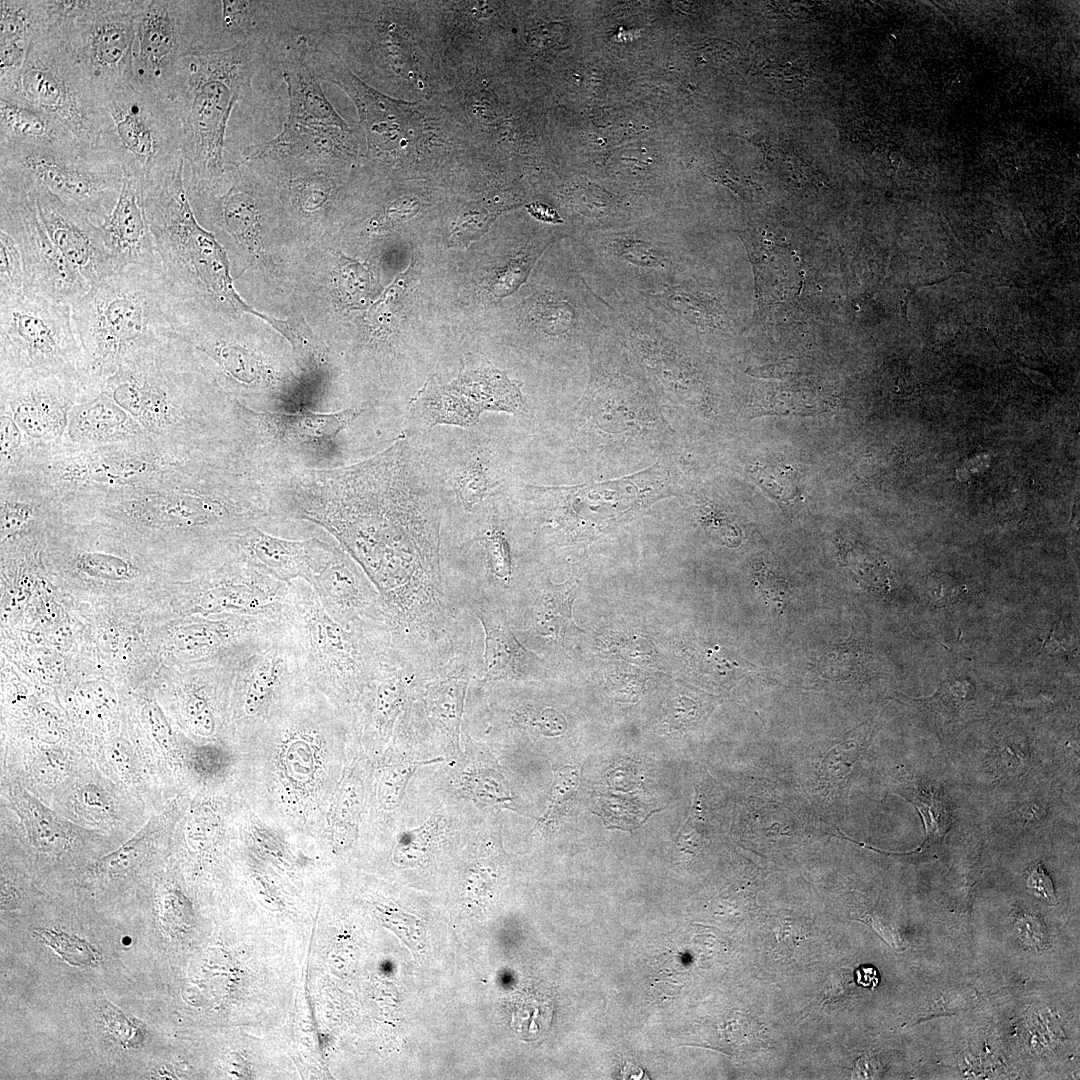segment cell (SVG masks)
<instances>
[{
	"instance_id": "1",
	"label": "cell",
	"mask_w": 1080,
	"mask_h": 1080,
	"mask_svg": "<svg viewBox=\"0 0 1080 1080\" xmlns=\"http://www.w3.org/2000/svg\"><path fill=\"white\" fill-rule=\"evenodd\" d=\"M271 520L322 527L380 594L391 645L436 659L471 626L442 564L443 506L427 460L401 436L361 462L289 467L271 480Z\"/></svg>"
},
{
	"instance_id": "2",
	"label": "cell",
	"mask_w": 1080,
	"mask_h": 1080,
	"mask_svg": "<svg viewBox=\"0 0 1080 1080\" xmlns=\"http://www.w3.org/2000/svg\"><path fill=\"white\" fill-rule=\"evenodd\" d=\"M270 467L246 454H227L192 465L167 480L68 506L93 507L156 529L182 552L208 565L224 561L235 538L271 520Z\"/></svg>"
},
{
	"instance_id": "3",
	"label": "cell",
	"mask_w": 1080,
	"mask_h": 1080,
	"mask_svg": "<svg viewBox=\"0 0 1080 1080\" xmlns=\"http://www.w3.org/2000/svg\"><path fill=\"white\" fill-rule=\"evenodd\" d=\"M199 356L167 338L127 357L98 389L168 445L196 455L253 454L238 402Z\"/></svg>"
},
{
	"instance_id": "4",
	"label": "cell",
	"mask_w": 1080,
	"mask_h": 1080,
	"mask_svg": "<svg viewBox=\"0 0 1080 1080\" xmlns=\"http://www.w3.org/2000/svg\"><path fill=\"white\" fill-rule=\"evenodd\" d=\"M174 307L161 264L130 266L91 286L71 305L89 385L98 390L127 357L167 339Z\"/></svg>"
},
{
	"instance_id": "5",
	"label": "cell",
	"mask_w": 1080,
	"mask_h": 1080,
	"mask_svg": "<svg viewBox=\"0 0 1080 1080\" xmlns=\"http://www.w3.org/2000/svg\"><path fill=\"white\" fill-rule=\"evenodd\" d=\"M246 65L241 46L191 51L163 93L177 119L182 156L195 187L215 182L224 172L225 135Z\"/></svg>"
},
{
	"instance_id": "6",
	"label": "cell",
	"mask_w": 1080,
	"mask_h": 1080,
	"mask_svg": "<svg viewBox=\"0 0 1080 1080\" xmlns=\"http://www.w3.org/2000/svg\"><path fill=\"white\" fill-rule=\"evenodd\" d=\"M185 161L144 178V204L156 250L168 280L184 282L220 306L259 313L236 293L224 248L197 221L184 185Z\"/></svg>"
},
{
	"instance_id": "7",
	"label": "cell",
	"mask_w": 1080,
	"mask_h": 1080,
	"mask_svg": "<svg viewBox=\"0 0 1080 1080\" xmlns=\"http://www.w3.org/2000/svg\"><path fill=\"white\" fill-rule=\"evenodd\" d=\"M220 455L191 454L153 436L100 446L68 443L24 474L62 503L158 483Z\"/></svg>"
},
{
	"instance_id": "8",
	"label": "cell",
	"mask_w": 1080,
	"mask_h": 1080,
	"mask_svg": "<svg viewBox=\"0 0 1080 1080\" xmlns=\"http://www.w3.org/2000/svg\"><path fill=\"white\" fill-rule=\"evenodd\" d=\"M289 585L291 626L308 683L346 697L358 694L391 648L389 643L377 635L338 624L305 580L296 579Z\"/></svg>"
},
{
	"instance_id": "9",
	"label": "cell",
	"mask_w": 1080,
	"mask_h": 1080,
	"mask_svg": "<svg viewBox=\"0 0 1080 1080\" xmlns=\"http://www.w3.org/2000/svg\"><path fill=\"white\" fill-rule=\"evenodd\" d=\"M0 176L41 186L99 225L117 203L124 171L95 146L43 147L0 141Z\"/></svg>"
},
{
	"instance_id": "10",
	"label": "cell",
	"mask_w": 1080,
	"mask_h": 1080,
	"mask_svg": "<svg viewBox=\"0 0 1080 1080\" xmlns=\"http://www.w3.org/2000/svg\"><path fill=\"white\" fill-rule=\"evenodd\" d=\"M575 245L581 275L608 305L659 290L682 273V245L666 233L586 234Z\"/></svg>"
},
{
	"instance_id": "11",
	"label": "cell",
	"mask_w": 1080,
	"mask_h": 1080,
	"mask_svg": "<svg viewBox=\"0 0 1080 1080\" xmlns=\"http://www.w3.org/2000/svg\"><path fill=\"white\" fill-rule=\"evenodd\" d=\"M96 95L101 115L98 148L124 174L144 178L183 158L179 125L163 94L133 81Z\"/></svg>"
},
{
	"instance_id": "12",
	"label": "cell",
	"mask_w": 1080,
	"mask_h": 1080,
	"mask_svg": "<svg viewBox=\"0 0 1080 1080\" xmlns=\"http://www.w3.org/2000/svg\"><path fill=\"white\" fill-rule=\"evenodd\" d=\"M9 102L58 120L83 144L98 147L101 115L96 92L67 40L44 26L34 35Z\"/></svg>"
},
{
	"instance_id": "13",
	"label": "cell",
	"mask_w": 1080,
	"mask_h": 1080,
	"mask_svg": "<svg viewBox=\"0 0 1080 1080\" xmlns=\"http://www.w3.org/2000/svg\"><path fill=\"white\" fill-rule=\"evenodd\" d=\"M17 371L53 374L90 386L70 304L25 293L0 304V372Z\"/></svg>"
},
{
	"instance_id": "14",
	"label": "cell",
	"mask_w": 1080,
	"mask_h": 1080,
	"mask_svg": "<svg viewBox=\"0 0 1080 1080\" xmlns=\"http://www.w3.org/2000/svg\"><path fill=\"white\" fill-rule=\"evenodd\" d=\"M0 381V411L13 419L24 441L26 464L19 474L67 444L74 405L96 391L84 382L36 371L1 373Z\"/></svg>"
},
{
	"instance_id": "15",
	"label": "cell",
	"mask_w": 1080,
	"mask_h": 1080,
	"mask_svg": "<svg viewBox=\"0 0 1080 1080\" xmlns=\"http://www.w3.org/2000/svg\"><path fill=\"white\" fill-rule=\"evenodd\" d=\"M0 228L17 241L24 270V293L72 305L90 288L49 237L32 193L0 178Z\"/></svg>"
},
{
	"instance_id": "16",
	"label": "cell",
	"mask_w": 1080,
	"mask_h": 1080,
	"mask_svg": "<svg viewBox=\"0 0 1080 1080\" xmlns=\"http://www.w3.org/2000/svg\"><path fill=\"white\" fill-rule=\"evenodd\" d=\"M137 8L138 0H97L72 23L46 25L67 40L96 93L134 81Z\"/></svg>"
},
{
	"instance_id": "17",
	"label": "cell",
	"mask_w": 1080,
	"mask_h": 1080,
	"mask_svg": "<svg viewBox=\"0 0 1080 1080\" xmlns=\"http://www.w3.org/2000/svg\"><path fill=\"white\" fill-rule=\"evenodd\" d=\"M243 420L250 429L255 448L273 470L305 467V454L324 457L332 451L340 433L357 420L367 403L336 412L303 409L270 412L250 409L238 402Z\"/></svg>"
},
{
	"instance_id": "18",
	"label": "cell",
	"mask_w": 1080,
	"mask_h": 1080,
	"mask_svg": "<svg viewBox=\"0 0 1080 1080\" xmlns=\"http://www.w3.org/2000/svg\"><path fill=\"white\" fill-rule=\"evenodd\" d=\"M190 51L188 1L138 0L134 82L163 94L179 61Z\"/></svg>"
},
{
	"instance_id": "19",
	"label": "cell",
	"mask_w": 1080,
	"mask_h": 1080,
	"mask_svg": "<svg viewBox=\"0 0 1080 1080\" xmlns=\"http://www.w3.org/2000/svg\"><path fill=\"white\" fill-rule=\"evenodd\" d=\"M309 584L334 621L345 629L377 635L390 645L380 594L340 545L330 563Z\"/></svg>"
},
{
	"instance_id": "20",
	"label": "cell",
	"mask_w": 1080,
	"mask_h": 1080,
	"mask_svg": "<svg viewBox=\"0 0 1080 1080\" xmlns=\"http://www.w3.org/2000/svg\"><path fill=\"white\" fill-rule=\"evenodd\" d=\"M8 180L20 184L32 193L39 218L52 242L79 270L90 287L117 272L99 226L85 213L66 204L41 186Z\"/></svg>"
},
{
	"instance_id": "21",
	"label": "cell",
	"mask_w": 1080,
	"mask_h": 1080,
	"mask_svg": "<svg viewBox=\"0 0 1080 1080\" xmlns=\"http://www.w3.org/2000/svg\"><path fill=\"white\" fill-rule=\"evenodd\" d=\"M339 544L318 538L288 540L253 526L232 544L236 555L257 570L284 583L302 579L310 583L333 559Z\"/></svg>"
},
{
	"instance_id": "22",
	"label": "cell",
	"mask_w": 1080,
	"mask_h": 1080,
	"mask_svg": "<svg viewBox=\"0 0 1080 1080\" xmlns=\"http://www.w3.org/2000/svg\"><path fill=\"white\" fill-rule=\"evenodd\" d=\"M459 598L482 629L480 688L529 675L537 660L517 640L504 607L476 592H462Z\"/></svg>"
},
{
	"instance_id": "23",
	"label": "cell",
	"mask_w": 1080,
	"mask_h": 1080,
	"mask_svg": "<svg viewBox=\"0 0 1080 1080\" xmlns=\"http://www.w3.org/2000/svg\"><path fill=\"white\" fill-rule=\"evenodd\" d=\"M98 226L117 271L161 264L146 215L141 176L124 174L117 203Z\"/></svg>"
},
{
	"instance_id": "24",
	"label": "cell",
	"mask_w": 1080,
	"mask_h": 1080,
	"mask_svg": "<svg viewBox=\"0 0 1080 1080\" xmlns=\"http://www.w3.org/2000/svg\"><path fill=\"white\" fill-rule=\"evenodd\" d=\"M520 386L519 382L495 369L487 359L475 354L463 359L456 380L444 384L462 427L475 425L484 411L520 413L525 405Z\"/></svg>"
},
{
	"instance_id": "25",
	"label": "cell",
	"mask_w": 1080,
	"mask_h": 1080,
	"mask_svg": "<svg viewBox=\"0 0 1080 1080\" xmlns=\"http://www.w3.org/2000/svg\"><path fill=\"white\" fill-rule=\"evenodd\" d=\"M308 59V44L299 37L286 48L282 62L283 77L289 96L288 122L301 125L336 127L348 132V124L326 97L319 76Z\"/></svg>"
},
{
	"instance_id": "26",
	"label": "cell",
	"mask_w": 1080,
	"mask_h": 1080,
	"mask_svg": "<svg viewBox=\"0 0 1080 1080\" xmlns=\"http://www.w3.org/2000/svg\"><path fill=\"white\" fill-rule=\"evenodd\" d=\"M151 436L127 411L99 390L90 392L73 407L67 444L100 446Z\"/></svg>"
},
{
	"instance_id": "27",
	"label": "cell",
	"mask_w": 1080,
	"mask_h": 1080,
	"mask_svg": "<svg viewBox=\"0 0 1080 1080\" xmlns=\"http://www.w3.org/2000/svg\"><path fill=\"white\" fill-rule=\"evenodd\" d=\"M45 20L44 0L0 1V79L20 73L30 42Z\"/></svg>"
},
{
	"instance_id": "28",
	"label": "cell",
	"mask_w": 1080,
	"mask_h": 1080,
	"mask_svg": "<svg viewBox=\"0 0 1080 1080\" xmlns=\"http://www.w3.org/2000/svg\"><path fill=\"white\" fill-rule=\"evenodd\" d=\"M575 583H542L533 589V596L524 611L525 631L543 646L558 648L563 645L572 628L571 602Z\"/></svg>"
},
{
	"instance_id": "29",
	"label": "cell",
	"mask_w": 1080,
	"mask_h": 1080,
	"mask_svg": "<svg viewBox=\"0 0 1080 1080\" xmlns=\"http://www.w3.org/2000/svg\"><path fill=\"white\" fill-rule=\"evenodd\" d=\"M0 141L43 147L82 143L52 116L32 106L4 100H0Z\"/></svg>"
},
{
	"instance_id": "30",
	"label": "cell",
	"mask_w": 1080,
	"mask_h": 1080,
	"mask_svg": "<svg viewBox=\"0 0 1080 1080\" xmlns=\"http://www.w3.org/2000/svg\"><path fill=\"white\" fill-rule=\"evenodd\" d=\"M341 131L336 127L301 125L286 121L282 131L271 141L262 144L250 155V159L279 156L327 160L338 155Z\"/></svg>"
},
{
	"instance_id": "31",
	"label": "cell",
	"mask_w": 1080,
	"mask_h": 1080,
	"mask_svg": "<svg viewBox=\"0 0 1080 1080\" xmlns=\"http://www.w3.org/2000/svg\"><path fill=\"white\" fill-rule=\"evenodd\" d=\"M213 206L218 225L249 250L259 252L261 214L255 200L246 193L230 190Z\"/></svg>"
},
{
	"instance_id": "32",
	"label": "cell",
	"mask_w": 1080,
	"mask_h": 1080,
	"mask_svg": "<svg viewBox=\"0 0 1080 1080\" xmlns=\"http://www.w3.org/2000/svg\"><path fill=\"white\" fill-rule=\"evenodd\" d=\"M450 485L456 503L467 512L482 503L495 486L491 481L487 461L479 452L454 469Z\"/></svg>"
},
{
	"instance_id": "33",
	"label": "cell",
	"mask_w": 1080,
	"mask_h": 1080,
	"mask_svg": "<svg viewBox=\"0 0 1080 1080\" xmlns=\"http://www.w3.org/2000/svg\"><path fill=\"white\" fill-rule=\"evenodd\" d=\"M23 294L24 270L19 245L9 232L0 228V304Z\"/></svg>"
},
{
	"instance_id": "34",
	"label": "cell",
	"mask_w": 1080,
	"mask_h": 1080,
	"mask_svg": "<svg viewBox=\"0 0 1080 1080\" xmlns=\"http://www.w3.org/2000/svg\"><path fill=\"white\" fill-rule=\"evenodd\" d=\"M74 566L82 574L109 581H124L132 574L129 561L115 553L104 551L79 552L74 558Z\"/></svg>"
},
{
	"instance_id": "35",
	"label": "cell",
	"mask_w": 1080,
	"mask_h": 1080,
	"mask_svg": "<svg viewBox=\"0 0 1080 1080\" xmlns=\"http://www.w3.org/2000/svg\"><path fill=\"white\" fill-rule=\"evenodd\" d=\"M440 760L442 759L436 758L427 761H413L392 766L385 770L378 786V797L382 807L386 810L396 808L401 801L407 782L412 773L419 766Z\"/></svg>"
},
{
	"instance_id": "36",
	"label": "cell",
	"mask_w": 1080,
	"mask_h": 1080,
	"mask_svg": "<svg viewBox=\"0 0 1080 1080\" xmlns=\"http://www.w3.org/2000/svg\"><path fill=\"white\" fill-rule=\"evenodd\" d=\"M37 935L72 965H93L98 961L99 956L95 949L81 939L49 930H37Z\"/></svg>"
},
{
	"instance_id": "37",
	"label": "cell",
	"mask_w": 1080,
	"mask_h": 1080,
	"mask_svg": "<svg viewBox=\"0 0 1080 1080\" xmlns=\"http://www.w3.org/2000/svg\"><path fill=\"white\" fill-rule=\"evenodd\" d=\"M332 186L326 176L312 174L292 183L294 200L303 212H315L328 201Z\"/></svg>"
},
{
	"instance_id": "38",
	"label": "cell",
	"mask_w": 1080,
	"mask_h": 1080,
	"mask_svg": "<svg viewBox=\"0 0 1080 1080\" xmlns=\"http://www.w3.org/2000/svg\"><path fill=\"white\" fill-rule=\"evenodd\" d=\"M183 711L188 724L202 735L210 736L216 728L213 708L204 692L192 686L185 695Z\"/></svg>"
},
{
	"instance_id": "39",
	"label": "cell",
	"mask_w": 1080,
	"mask_h": 1080,
	"mask_svg": "<svg viewBox=\"0 0 1080 1080\" xmlns=\"http://www.w3.org/2000/svg\"><path fill=\"white\" fill-rule=\"evenodd\" d=\"M21 802L32 825L37 842L43 847L58 845L62 838V830L58 827L59 825L53 819L52 814L29 795H23Z\"/></svg>"
},
{
	"instance_id": "40",
	"label": "cell",
	"mask_w": 1080,
	"mask_h": 1080,
	"mask_svg": "<svg viewBox=\"0 0 1080 1080\" xmlns=\"http://www.w3.org/2000/svg\"><path fill=\"white\" fill-rule=\"evenodd\" d=\"M369 284V273L360 264L344 258L339 262L336 272V286L340 299L353 302L364 296Z\"/></svg>"
},
{
	"instance_id": "41",
	"label": "cell",
	"mask_w": 1080,
	"mask_h": 1080,
	"mask_svg": "<svg viewBox=\"0 0 1080 1080\" xmlns=\"http://www.w3.org/2000/svg\"><path fill=\"white\" fill-rule=\"evenodd\" d=\"M926 586L933 603L941 607L957 604L968 594L965 583L946 574L931 575Z\"/></svg>"
},
{
	"instance_id": "42",
	"label": "cell",
	"mask_w": 1080,
	"mask_h": 1080,
	"mask_svg": "<svg viewBox=\"0 0 1080 1080\" xmlns=\"http://www.w3.org/2000/svg\"><path fill=\"white\" fill-rule=\"evenodd\" d=\"M146 835L143 829L116 852L101 859L98 868L105 872H119L130 867L141 856Z\"/></svg>"
},
{
	"instance_id": "43",
	"label": "cell",
	"mask_w": 1080,
	"mask_h": 1080,
	"mask_svg": "<svg viewBox=\"0 0 1080 1080\" xmlns=\"http://www.w3.org/2000/svg\"><path fill=\"white\" fill-rule=\"evenodd\" d=\"M384 921L388 927L396 933L414 950L422 949L425 942V931L421 923L410 915L400 912H384Z\"/></svg>"
},
{
	"instance_id": "44",
	"label": "cell",
	"mask_w": 1080,
	"mask_h": 1080,
	"mask_svg": "<svg viewBox=\"0 0 1080 1080\" xmlns=\"http://www.w3.org/2000/svg\"><path fill=\"white\" fill-rule=\"evenodd\" d=\"M756 585L759 587L765 599L776 604H783L789 597V584L787 580L776 574L768 567L761 566L755 571Z\"/></svg>"
},
{
	"instance_id": "45",
	"label": "cell",
	"mask_w": 1080,
	"mask_h": 1080,
	"mask_svg": "<svg viewBox=\"0 0 1080 1080\" xmlns=\"http://www.w3.org/2000/svg\"><path fill=\"white\" fill-rule=\"evenodd\" d=\"M577 780V771H575V769L565 767L558 771L553 783L550 806L548 807L546 813L541 817V823L548 820L555 807L568 797V795L576 787Z\"/></svg>"
},
{
	"instance_id": "46",
	"label": "cell",
	"mask_w": 1080,
	"mask_h": 1080,
	"mask_svg": "<svg viewBox=\"0 0 1080 1080\" xmlns=\"http://www.w3.org/2000/svg\"><path fill=\"white\" fill-rule=\"evenodd\" d=\"M192 760L195 770L201 775H215L223 766L221 752L210 747L195 751Z\"/></svg>"
},
{
	"instance_id": "47",
	"label": "cell",
	"mask_w": 1080,
	"mask_h": 1080,
	"mask_svg": "<svg viewBox=\"0 0 1080 1080\" xmlns=\"http://www.w3.org/2000/svg\"><path fill=\"white\" fill-rule=\"evenodd\" d=\"M1027 887L1039 898L1047 901L1054 899L1052 881L1040 865L1035 867L1030 873L1027 879Z\"/></svg>"
},
{
	"instance_id": "48",
	"label": "cell",
	"mask_w": 1080,
	"mask_h": 1080,
	"mask_svg": "<svg viewBox=\"0 0 1080 1080\" xmlns=\"http://www.w3.org/2000/svg\"><path fill=\"white\" fill-rule=\"evenodd\" d=\"M144 714L149 721V724L158 740L167 746L171 742V731L169 725L160 710V708L153 704H147L144 709Z\"/></svg>"
},
{
	"instance_id": "49",
	"label": "cell",
	"mask_w": 1080,
	"mask_h": 1080,
	"mask_svg": "<svg viewBox=\"0 0 1080 1080\" xmlns=\"http://www.w3.org/2000/svg\"><path fill=\"white\" fill-rule=\"evenodd\" d=\"M529 212L537 219L547 222H562L557 212L546 204L532 203L528 206Z\"/></svg>"
}]
</instances>
